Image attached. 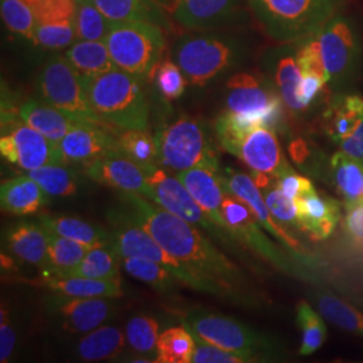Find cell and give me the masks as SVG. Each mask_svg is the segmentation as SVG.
<instances>
[{"label":"cell","mask_w":363,"mask_h":363,"mask_svg":"<svg viewBox=\"0 0 363 363\" xmlns=\"http://www.w3.org/2000/svg\"><path fill=\"white\" fill-rule=\"evenodd\" d=\"M120 199L123 202L121 208L130 218L151 234L171 256L194 272L223 286L235 303L255 306L256 300L247 289V281L242 271L208 237L196 230L194 225L171 214L150 199H144L143 195L120 191Z\"/></svg>","instance_id":"6da1fadb"},{"label":"cell","mask_w":363,"mask_h":363,"mask_svg":"<svg viewBox=\"0 0 363 363\" xmlns=\"http://www.w3.org/2000/svg\"><path fill=\"white\" fill-rule=\"evenodd\" d=\"M82 81L100 121L118 130H147L150 108L143 78L116 67L99 76L82 77Z\"/></svg>","instance_id":"7a4b0ae2"},{"label":"cell","mask_w":363,"mask_h":363,"mask_svg":"<svg viewBox=\"0 0 363 363\" xmlns=\"http://www.w3.org/2000/svg\"><path fill=\"white\" fill-rule=\"evenodd\" d=\"M214 130L220 147L245 163L252 172L276 177L286 164L274 130L259 118L223 112Z\"/></svg>","instance_id":"3957f363"},{"label":"cell","mask_w":363,"mask_h":363,"mask_svg":"<svg viewBox=\"0 0 363 363\" xmlns=\"http://www.w3.org/2000/svg\"><path fill=\"white\" fill-rule=\"evenodd\" d=\"M111 222L112 245L115 247L121 259L124 257H140L152 259L174 273L179 283L184 286L213 295L217 298L234 301L233 296L220 284L213 281L203 274L194 272L191 268L184 265L182 261L171 256L155 241V238L143 229L136 220H132L124 208L112 210L108 216Z\"/></svg>","instance_id":"277c9868"},{"label":"cell","mask_w":363,"mask_h":363,"mask_svg":"<svg viewBox=\"0 0 363 363\" xmlns=\"http://www.w3.org/2000/svg\"><path fill=\"white\" fill-rule=\"evenodd\" d=\"M172 60L190 84L203 88L220 74L240 65L245 48L240 39L225 34L193 31L175 40Z\"/></svg>","instance_id":"5b68a950"},{"label":"cell","mask_w":363,"mask_h":363,"mask_svg":"<svg viewBox=\"0 0 363 363\" xmlns=\"http://www.w3.org/2000/svg\"><path fill=\"white\" fill-rule=\"evenodd\" d=\"M249 3L271 38L298 43L334 18L342 0H249Z\"/></svg>","instance_id":"8992f818"},{"label":"cell","mask_w":363,"mask_h":363,"mask_svg":"<svg viewBox=\"0 0 363 363\" xmlns=\"http://www.w3.org/2000/svg\"><path fill=\"white\" fill-rule=\"evenodd\" d=\"M155 140L157 164L177 175L201 166L220 169L208 124L201 118L181 115L159 127Z\"/></svg>","instance_id":"52a82bcc"},{"label":"cell","mask_w":363,"mask_h":363,"mask_svg":"<svg viewBox=\"0 0 363 363\" xmlns=\"http://www.w3.org/2000/svg\"><path fill=\"white\" fill-rule=\"evenodd\" d=\"M182 325L195 337L226 350L259 357L262 362L276 361L284 351L283 345L272 335L259 333L237 319L217 312L191 310L184 313Z\"/></svg>","instance_id":"ba28073f"},{"label":"cell","mask_w":363,"mask_h":363,"mask_svg":"<svg viewBox=\"0 0 363 363\" xmlns=\"http://www.w3.org/2000/svg\"><path fill=\"white\" fill-rule=\"evenodd\" d=\"M164 28L143 21L113 22L104 42L115 65L140 78H152L166 46Z\"/></svg>","instance_id":"9c48e42d"},{"label":"cell","mask_w":363,"mask_h":363,"mask_svg":"<svg viewBox=\"0 0 363 363\" xmlns=\"http://www.w3.org/2000/svg\"><path fill=\"white\" fill-rule=\"evenodd\" d=\"M325 70L327 85L342 89L355 77L362 62V40L355 25L343 15H335L308 37Z\"/></svg>","instance_id":"30bf717a"},{"label":"cell","mask_w":363,"mask_h":363,"mask_svg":"<svg viewBox=\"0 0 363 363\" xmlns=\"http://www.w3.org/2000/svg\"><path fill=\"white\" fill-rule=\"evenodd\" d=\"M38 89L45 103L81 121H100L93 112L81 74L65 55H54L43 66ZM105 124V123H104Z\"/></svg>","instance_id":"8fae6325"},{"label":"cell","mask_w":363,"mask_h":363,"mask_svg":"<svg viewBox=\"0 0 363 363\" xmlns=\"http://www.w3.org/2000/svg\"><path fill=\"white\" fill-rule=\"evenodd\" d=\"M226 111L259 118L276 128L281 123L283 100L272 82L252 73H237L226 84Z\"/></svg>","instance_id":"7c38bea8"},{"label":"cell","mask_w":363,"mask_h":363,"mask_svg":"<svg viewBox=\"0 0 363 363\" xmlns=\"http://www.w3.org/2000/svg\"><path fill=\"white\" fill-rule=\"evenodd\" d=\"M145 174L147 193L144 196L147 199L182 220L206 230L211 235L218 237L220 241L230 242L220 228L210 220L203 208L198 205L194 196L189 193V190L178 177H171L159 164L145 169Z\"/></svg>","instance_id":"4fadbf2b"},{"label":"cell","mask_w":363,"mask_h":363,"mask_svg":"<svg viewBox=\"0 0 363 363\" xmlns=\"http://www.w3.org/2000/svg\"><path fill=\"white\" fill-rule=\"evenodd\" d=\"M222 211L230 233L245 247H250L259 257L267 259L276 269L288 274L296 272L286 253L273 244L268 235L264 233V228L252 208L226 189L222 202Z\"/></svg>","instance_id":"5bb4252c"},{"label":"cell","mask_w":363,"mask_h":363,"mask_svg":"<svg viewBox=\"0 0 363 363\" xmlns=\"http://www.w3.org/2000/svg\"><path fill=\"white\" fill-rule=\"evenodd\" d=\"M0 152L11 164L26 171L48 164H66L58 143H54L23 121L13 124L6 133L3 132Z\"/></svg>","instance_id":"9a60e30c"},{"label":"cell","mask_w":363,"mask_h":363,"mask_svg":"<svg viewBox=\"0 0 363 363\" xmlns=\"http://www.w3.org/2000/svg\"><path fill=\"white\" fill-rule=\"evenodd\" d=\"M222 179L223 187L229 193L242 199L252 208L267 233L271 234L283 247H286L295 259H300L306 264H311V255L307 252V249L292 234L286 232L284 225H281L273 217L264 199V195L252 177L234 169H226V174L222 177Z\"/></svg>","instance_id":"2e32d148"},{"label":"cell","mask_w":363,"mask_h":363,"mask_svg":"<svg viewBox=\"0 0 363 363\" xmlns=\"http://www.w3.org/2000/svg\"><path fill=\"white\" fill-rule=\"evenodd\" d=\"M118 130L96 121H79L58 143L66 164H88L103 156L121 152L117 140Z\"/></svg>","instance_id":"e0dca14e"},{"label":"cell","mask_w":363,"mask_h":363,"mask_svg":"<svg viewBox=\"0 0 363 363\" xmlns=\"http://www.w3.org/2000/svg\"><path fill=\"white\" fill-rule=\"evenodd\" d=\"M46 307L60 319L66 331L88 334L101 327L113 312L109 298H79L52 294L46 298Z\"/></svg>","instance_id":"ac0fdd59"},{"label":"cell","mask_w":363,"mask_h":363,"mask_svg":"<svg viewBox=\"0 0 363 363\" xmlns=\"http://www.w3.org/2000/svg\"><path fill=\"white\" fill-rule=\"evenodd\" d=\"M220 172V169L217 167L201 166L186 169L177 177L186 186L189 193L194 196L195 201L203 208L210 220L220 228L230 242H235L237 238L230 233L222 211L225 187Z\"/></svg>","instance_id":"d6986e66"},{"label":"cell","mask_w":363,"mask_h":363,"mask_svg":"<svg viewBox=\"0 0 363 363\" xmlns=\"http://www.w3.org/2000/svg\"><path fill=\"white\" fill-rule=\"evenodd\" d=\"M171 13L186 30H213L233 22L240 13V0H172Z\"/></svg>","instance_id":"ffe728a7"},{"label":"cell","mask_w":363,"mask_h":363,"mask_svg":"<svg viewBox=\"0 0 363 363\" xmlns=\"http://www.w3.org/2000/svg\"><path fill=\"white\" fill-rule=\"evenodd\" d=\"M84 171L91 181L116 189L121 193L143 196L147 193L145 169L121 152L99 157L85 164Z\"/></svg>","instance_id":"44dd1931"},{"label":"cell","mask_w":363,"mask_h":363,"mask_svg":"<svg viewBox=\"0 0 363 363\" xmlns=\"http://www.w3.org/2000/svg\"><path fill=\"white\" fill-rule=\"evenodd\" d=\"M298 206V229L313 240H325L340 222V202L313 191L295 199Z\"/></svg>","instance_id":"7402d4cb"},{"label":"cell","mask_w":363,"mask_h":363,"mask_svg":"<svg viewBox=\"0 0 363 363\" xmlns=\"http://www.w3.org/2000/svg\"><path fill=\"white\" fill-rule=\"evenodd\" d=\"M274 86L291 113L298 115L307 109L298 100V86L303 77L296 57V46L286 43L274 49L271 55Z\"/></svg>","instance_id":"603a6c76"},{"label":"cell","mask_w":363,"mask_h":363,"mask_svg":"<svg viewBox=\"0 0 363 363\" xmlns=\"http://www.w3.org/2000/svg\"><path fill=\"white\" fill-rule=\"evenodd\" d=\"M19 117L27 125L38 130L54 143H60L66 133L74 128L81 120L66 115L48 103L28 100L19 108Z\"/></svg>","instance_id":"cb8c5ba5"},{"label":"cell","mask_w":363,"mask_h":363,"mask_svg":"<svg viewBox=\"0 0 363 363\" xmlns=\"http://www.w3.org/2000/svg\"><path fill=\"white\" fill-rule=\"evenodd\" d=\"M1 208L16 216L37 213L48 203V194L37 182L26 177H16L1 182L0 186Z\"/></svg>","instance_id":"d4e9b609"},{"label":"cell","mask_w":363,"mask_h":363,"mask_svg":"<svg viewBox=\"0 0 363 363\" xmlns=\"http://www.w3.org/2000/svg\"><path fill=\"white\" fill-rule=\"evenodd\" d=\"M39 286L50 289L54 294H62L79 298H109L123 296L120 280H99L86 277H62L45 273V279L39 280Z\"/></svg>","instance_id":"484cf974"},{"label":"cell","mask_w":363,"mask_h":363,"mask_svg":"<svg viewBox=\"0 0 363 363\" xmlns=\"http://www.w3.org/2000/svg\"><path fill=\"white\" fill-rule=\"evenodd\" d=\"M7 242L18 259L27 264L40 267L42 269L48 268L49 235L40 223L39 226L30 222L16 225L9 232Z\"/></svg>","instance_id":"4316f807"},{"label":"cell","mask_w":363,"mask_h":363,"mask_svg":"<svg viewBox=\"0 0 363 363\" xmlns=\"http://www.w3.org/2000/svg\"><path fill=\"white\" fill-rule=\"evenodd\" d=\"M363 117V97L342 94L330 104L325 113V130L333 143L347 139Z\"/></svg>","instance_id":"83f0119b"},{"label":"cell","mask_w":363,"mask_h":363,"mask_svg":"<svg viewBox=\"0 0 363 363\" xmlns=\"http://www.w3.org/2000/svg\"><path fill=\"white\" fill-rule=\"evenodd\" d=\"M39 223L50 233L58 234L69 240L77 241L86 247H106L112 244L111 232L96 226L86 220L66 216H40Z\"/></svg>","instance_id":"f1b7e54d"},{"label":"cell","mask_w":363,"mask_h":363,"mask_svg":"<svg viewBox=\"0 0 363 363\" xmlns=\"http://www.w3.org/2000/svg\"><path fill=\"white\" fill-rule=\"evenodd\" d=\"M97 7L112 21H143L164 30L169 28L167 15L159 0H93Z\"/></svg>","instance_id":"f546056e"},{"label":"cell","mask_w":363,"mask_h":363,"mask_svg":"<svg viewBox=\"0 0 363 363\" xmlns=\"http://www.w3.org/2000/svg\"><path fill=\"white\" fill-rule=\"evenodd\" d=\"M70 62L82 77H93L116 69L104 40L77 39L65 52Z\"/></svg>","instance_id":"4dcf8cb0"},{"label":"cell","mask_w":363,"mask_h":363,"mask_svg":"<svg viewBox=\"0 0 363 363\" xmlns=\"http://www.w3.org/2000/svg\"><path fill=\"white\" fill-rule=\"evenodd\" d=\"M331 179L345 205L363 199V162L337 151L330 159Z\"/></svg>","instance_id":"1f68e13d"},{"label":"cell","mask_w":363,"mask_h":363,"mask_svg":"<svg viewBox=\"0 0 363 363\" xmlns=\"http://www.w3.org/2000/svg\"><path fill=\"white\" fill-rule=\"evenodd\" d=\"M127 335L113 327L104 325L88 333L78 342V357L85 362H99L115 358L125 347Z\"/></svg>","instance_id":"d6a6232c"},{"label":"cell","mask_w":363,"mask_h":363,"mask_svg":"<svg viewBox=\"0 0 363 363\" xmlns=\"http://www.w3.org/2000/svg\"><path fill=\"white\" fill-rule=\"evenodd\" d=\"M121 256L118 255L115 247H93L85 255V257L62 277H86V279H99V280H120V267ZM57 276V274H55Z\"/></svg>","instance_id":"836d02e7"},{"label":"cell","mask_w":363,"mask_h":363,"mask_svg":"<svg viewBox=\"0 0 363 363\" xmlns=\"http://www.w3.org/2000/svg\"><path fill=\"white\" fill-rule=\"evenodd\" d=\"M194 351V335L184 325L171 327L159 335L156 345L155 362H193Z\"/></svg>","instance_id":"e575fe53"},{"label":"cell","mask_w":363,"mask_h":363,"mask_svg":"<svg viewBox=\"0 0 363 363\" xmlns=\"http://www.w3.org/2000/svg\"><path fill=\"white\" fill-rule=\"evenodd\" d=\"M48 232V230H46ZM49 235V247H48V257L49 265L43 272L49 274H65L85 257V255L89 252L91 247L79 244L77 241L69 240L62 235L50 233Z\"/></svg>","instance_id":"d590c367"},{"label":"cell","mask_w":363,"mask_h":363,"mask_svg":"<svg viewBox=\"0 0 363 363\" xmlns=\"http://www.w3.org/2000/svg\"><path fill=\"white\" fill-rule=\"evenodd\" d=\"M117 140L121 154L130 157L144 169L157 164L155 138L147 130H118Z\"/></svg>","instance_id":"8d00e7d4"},{"label":"cell","mask_w":363,"mask_h":363,"mask_svg":"<svg viewBox=\"0 0 363 363\" xmlns=\"http://www.w3.org/2000/svg\"><path fill=\"white\" fill-rule=\"evenodd\" d=\"M112 23L93 0H76L74 25L77 39L104 40Z\"/></svg>","instance_id":"74e56055"},{"label":"cell","mask_w":363,"mask_h":363,"mask_svg":"<svg viewBox=\"0 0 363 363\" xmlns=\"http://www.w3.org/2000/svg\"><path fill=\"white\" fill-rule=\"evenodd\" d=\"M125 272L140 280L145 284L155 288L157 291L167 292L171 291L179 280L167 268L157 264L152 259H140V257H124L121 261Z\"/></svg>","instance_id":"f35d334b"},{"label":"cell","mask_w":363,"mask_h":363,"mask_svg":"<svg viewBox=\"0 0 363 363\" xmlns=\"http://www.w3.org/2000/svg\"><path fill=\"white\" fill-rule=\"evenodd\" d=\"M27 175L52 196H72L77 193L76 177L66 164H48L27 171Z\"/></svg>","instance_id":"ab89813d"},{"label":"cell","mask_w":363,"mask_h":363,"mask_svg":"<svg viewBox=\"0 0 363 363\" xmlns=\"http://www.w3.org/2000/svg\"><path fill=\"white\" fill-rule=\"evenodd\" d=\"M298 323L301 330L300 355H311L319 350L327 339V327L323 316L312 308L311 306L301 300L298 304Z\"/></svg>","instance_id":"60d3db41"},{"label":"cell","mask_w":363,"mask_h":363,"mask_svg":"<svg viewBox=\"0 0 363 363\" xmlns=\"http://www.w3.org/2000/svg\"><path fill=\"white\" fill-rule=\"evenodd\" d=\"M1 18L7 28L35 43L37 18L25 0H0Z\"/></svg>","instance_id":"b9f144b4"},{"label":"cell","mask_w":363,"mask_h":363,"mask_svg":"<svg viewBox=\"0 0 363 363\" xmlns=\"http://www.w3.org/2000/svg\"><path fill=\"white\" fill-rule=\"evenodd\" d=\"M127 342L132 350L143 355H156V345L159 339V323L151 316H135L127 323Z\"/></svg>","instance_id":"7bdbcfd3"},{"label":"cell","mask_w":363,"mask_h":363,"mask_svg":"<svg viewBox=\"0 0 363 363\" xmlns=\"http://www.w3.org/2000/svg\"><path fill=\"white\" fill-rule=\"evenodd\" d=\"M77 40L74 21L37 22L35 45L49 50H60Z\"/></svg>","instance_id":"ee69618b"},{"label":"cell","mask_w":363,"mask_h":363,"mask_svg":"<svg viewBox=\"0 0 363 363\" xmlns=\"http://www.w3.org/2000/svg\"><path fill=\"white\" fill-rule=\"evenodd\" d=\"M261 193L276 220L284 226L298 228L296 202L277 186L274 179L267 187L261 189Z\"/></svg>","instance_id":"f6af8a7d"},{"label":"cell","mask_w":363,"mask_h":363,"mask_svg":"<svg viewBox=\"0 0 363 363\" xmlns=\"http://www.w3.org/2000/svg\"><path fill=\"white\" fill-rule=\"evenodd\" d=\"M156 89L166 101L179 99L187 85V78L175 61L164 60L155 70Z\"/></svg>","instance_id":"bcb514c9"},{"label":"cell","mask_w":363,"mask_h":363,"mask_svg":"<svg viewBox=\"0 0 363 363\" xmlns=\"http://www.w3.org/2000/svg\"><path fill=\"white\" fill-rule=\"evenodd\" d=\"M194 363H256L262 362L259 357L244 352L226 350L211 345L201 337H195Z\"/></svg>","instance_id":"7dc6e473"},{"label":"cell","mask_w":363,"mask_h":363,"mask_svg":"<svg viewBox=\"0 0 363 363\" xmlns=\"http://www.w3.org/2000/svg\"><path fill=\"white\" fill-rule=\"evenodd\" d=\"M345 247L352 256L363 259V199L355 203L345 205Z\"/></svg>","instance_id":"c3c4849f"},{"label":"cell","mask_w":363,"mask_h":363,"mask_svg":"<svg viewBox=\"0 0 363 363\" xmlns=\"http://www.w3.org/2000/svg\"><path fill=\"white\" fill-rule=\"evenodd\" d=\"M31 7L37 22H62L74 21V0H25Z\"/></svg>","instance_id":"681fc988"},{"label":"cell","mask_w":363,"mask_h":363,"mask_svg":"<svg viewBox=\"0 0 363 363\" xmlns=\"http://www.w3.org/2000/svg\"><path fill=\"white\" fill-rule=\"evenodd\" d=\"M274 181L277 183V186L292 199H298L316 191L312 182L306 177L298 175V172L288 163L279 171V174L274 177Z\"/></svg>","instance_id":"f907efd6"},{"label":"cell","mask_w":363,"mask_h":363,"mask_svg":"<svg viewBox=\"0 0 363 363\" xmlns=\"http://www.w3.org/2000/svg\"><path fill=\"white\" fill-rule=\"evenodd\" d=\"M327 86L325 78L316 73L303 74L298 86V100L306 109L311 106L312 103L320 96L322 91Z\"/></svg>","instance_id":"816d5d0a"},{"label":"cell","mask_w":363,"mask_h":363,"mask_svg":"<svg viewBox=\"0 0 363 363\" xmlns=\"http://www.w3.org/2000/svg\"><path fill=\"white\" fill-rule=\"evenodd\" d=\"M16 343V334L13 325L9 320V312L1 306V316H0V362L6 363L10 361Z\"/></svg>","instance_id":"f5cc1de1"},{"label":"cell","mask_w":363,"mask_h":363,"mask_svg":"<svg viewBox=\"0 0 363 363\" xmlns=\"http://www.w3.org/2000/svg\"><path fill=\"white\" fill-rule=\"evenodd\" d=\"M337 147L345 154L363 162V117L357 130H354L347 139L337 144Z\"/></svg>","instance_id":"db71d44e"},{"label":"cell","mask_w":363,"mask_h":363,"mask_svg":"<svg viewBox=\"0 0 363 363\" xmlns=\"http://www.w3.org/2000/svg\"><path fill=\"white\" fill-rule=\"evenodd\" d=\"M289 152H291V156L294 157V160L300 166L306 163L308 154H310L308 152V145L301 139H298V140L289 144Z\"/></svg>","instance_id":"11a10c76"},{"label":"cell","mask_w":363,"mask_h":363,"mask_svg":"<svg viewBox=\"0 0 363 363\" xmlns=\"http://www.w3.org/2000/svg\"><path fill=\"white\" fill-rule=\"evenodd\" d=\"M74 1H76V0H74Z\"/></svg>","instance_id":"9f6ffc18"},{"label":"cell","mask_w":363,"mask_h":363,"mask_svg":"<svg viewBox=\"0 0 363 363\" xmlns=\"http://www.w3.org/2000/svg\"><path fill=\"white\" fill-rule=\"evenodd\" d=\"M362 307H363V306H362Z\"/></svg>","instance_id":"6f0895ef"}]
</instances>
